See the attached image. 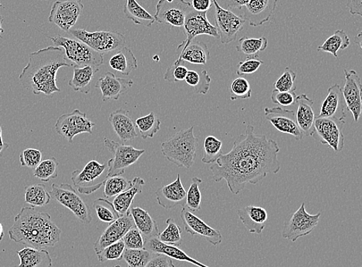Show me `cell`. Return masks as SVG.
I'll return each instance as SVG.
<instances>
[{
  "label": "cell",
  "mask_w": 362,
  "mask_h": 267,
  "mask_svg": "<svg viewBox=\"0 0 362 267\" xmlns=\"http://www.w3.org/2000/svg\"><path fill=\"white\" fill-rule=\"evenodd\" d=\"M61 236L62 230L52 220V216L33 207L22 208L9 230L11 240L39 249L54 247Z\"/></svg>",
  "instance_id": "cell-3"
},
{
  "label": "cell",
  "mask_w": 362,
  "mask_h": 267,
  "mask_svg": "<svg viewBox=\"0 0 362 267\" xmlns=\"http://www.w3.org/2000/svg\"><path fill=\"white\" fill-rule=\"evenodd\" d=\"M93 207L99 220L105 223H112L119 218L120 215L117 213L113 203L106 198H98L93 203Z\"/></svg>",
  "instance_id": "cell-44"
},
{
  "label": "cell",
  "mask_w": 362,
  "mask_h": 267,
  "mask_svg": "<svg viewBox=\"0 0 362 267\" xmlns=\"http://www.w3.org/2000/svg\"><path fill=\"white\" fill-rule=\"evenodd\" d=\"M132 181L122 177V175H115V177H108L104 184V196L106 198L117 196L123 193V191L129 189L132 186Z\"/></svg>",
  "instance_id": "cell-43"
},
{
  "label": "cell",
  "mask_w": 362,
  "mask_h": 267,
  "mask_svg": "<svg viewBox=\"0 0 362 267\" xmlns=\"http://www.w3.org/2000/svg\"><path fill=\"white\" fill-rule=\"evenodd\" d=\"M346 105L339 85H334L327 90V95L324 100L321 112L317 118L333 119L342 122L346 119Z\"/></svg>",
  "instance_id": "cell-22"
},
{
  "label": "cell",
  "mask_w": 362,
  "mask_h": 267,
  "mask_svg": "<svg viewBox=\"0 0 362 267\" xmlns=\"http://www.w3.org/2000/svg\"><path fill=\"white\" fill-rule=\"evenodd\" d=\"M251 86L249 81L246 78L239 77L233 81L230 88L231 101L249 99L251 97Z\"/></svg>",
  "instance_id": "cell-49"
},
{
  "label": "cell",
  "mask_w": 362,
  "mask_h": 267,
  "mask_svg": "<svg viewBox=\"0 0 362 267\" xmlns=\"http://www.w3.org/2000/svg\"><path fill=\"white\" fill-rule=\"evenodd\" d=\"M156 195L158 204L165 210H171L177 206H186L187 191L182 185L180 174L170 184L159 187Z\"/></svg>",
  "instance_id": "cell-23"
},
{
  "label": "cell",
  "mask_w": 362,
  "mask_h": 267,
  "mask_svg": "<svg viewBox=\"0 0 362 267\" xmlns=\"http://www.w3.org/2000/svg\"><path fill=\"white\" fill-rule=\"evenodd\" d=\"M347 7L351 15L362 16V0H347Z\"/></svg>",
  "instance_id": "cell-59"
},
{
  "label": "cell",
  "mask_w": 362,
  "mask_h": 267,
  "mask_svg": "<svg viewBox=\"0 0 362 267\" xmlns=\"http://www.w3.org/2000/svg\"><path fill=\"white\" fill-rule=\"evenodd\" d=\"M108 121L112 124L114 131L122 143L138 138L136 122L122 108L111 113Z\"/></svg>",
  "instance_id": "cell-25"
},
{
  "label": "cell",
  "mask_w": 362,
  "mask_h": 267,
  "mask_svg": "<svg viewBox=\"0 0 362 267\" xmlns=\"http://www.w3.org/2000/svg\"><path fill=\"white\" fill-rule=\"evenodd\" d=\"M199 146V139L194 136L192 126L176 132L161 145V151L168 161L179 168L190 169L194 164Z\"/></svg>",
  "instance_id": "cell-4"
},
{
  "label": "cell",
  "mask_w": 362,
  "mask_h": 267,
  "mask_svg": "<svg viewBox=\"0 0 362 267\" xmlns=\"http://www.w3.org/2000/svg\"><path fill=\"white\" fill-rule=\"evenodd\" d=\"M206 12H197L191 6L187 11L186 20H185L182 31L187 39L179 45L178 49L187 47L193 40L200 35H208L220 38L218 30L207 18Z\"/></svg>",
  "instance_id": "cell-13"
},
{
  "label": "cell",
  "mask_w": 362,
  "mask_h": 267,
  "mask_svg": "<svg viewBox=\"0 0 362 267\" xmlns=\"http://www.w3.org/2000/svg\"><path fill=\"white\" fill-rule=\"evenodd\" d=\"M279 153L276 141L257 135L248 124L235 140L231 151L218 157L209 170L215 182L225 180L231 194L238 195L247 184L256 185L269 174L280 172Z\"/></svg>",
  "instance_id": "cell-1"
},
{
  "label": "cell",
  "mask_w": 362,
  "mask_h": 267,
  "mask_svg": "<svg viewBox=\"0 0 362 267\" xmlns=\"http://www.w3.org/2000/svg\"><path fill=\"white\" fill-rule=\"evenodd\" d=\"M185 81L189 86L194 88L197 94L206 95L209 90L211 78L205 70L200 73L197 71L189 70Z\"/></svg>",
  "instance_id": "cell-40"
},
{
  "label": "cell",
  "mask_w": 362,
  "mask_h": 267,
  "mask_svg": "<svg viewBox=\"0 0 362 267\" xmlns=\"http://www.w3.org/2000/svg\"><path fill=\"white\" fill-rule=\"evenodd\" d=\"M4 237V230L1 222H0V242L3 240Z\"/></svg>",
  "instance_id": "cell-63"
},
{
  "label": "cell",
  "mask_w": 362,
  "mask_h": 267,
  "mask_svg": "<svg viewBox=\"0 0 362 267\" xmlns=\"http://www.w3.org/2000/svg\"><path fill=\"white\" fill-rule=\"evenodd\" d=\"M59 162L55 158H50L49 160L41 161L35 169L33 175L35 177L43 182H48L58 177L57 168Z\"/></svg>",
  "instance_id": "cell-45"
},
{
  "label": "cell",
  "mask_w": 362,
  "mask_h": 267,
  "mask_svg": "<svg viewBox=\"0 0 362 267\" xmlns=\"http://www.w3.org/2000/svg\"><path fill=\"white\" fill-rule=\"evenodd\" d=\"M144 248L154 254L167 256L172 260L174 259L175 261L187 262L199 267H209L187 255L179 247L165 244L157 237L145 239Z\"/></svg>",
  "instance_id": "cell-27"
},
{
  "label": "cell",
  "mask_w": 362,
  "mask_h": 267,
  "mask_svg": "<svg viewBox=\"0 0 362 267\" xmlns=\"http://www.w3.org/2000/svg\"><path fill=\"white\" fill-rule=\"evenodd\" d=\"M132 182V186L129 189L117 195L114 199L113 206L120 216L130 213L131 206L134 197L141 193L143 186L146 184L145 180L140 177L134 178Z\"/></svg>",
  "instance_id": "cell-32"
},
{
  "label": "cell",
  "mask_w": 362,
  "mask_h": 267,
  "mask_svg": "<svg viewBox=\"0 0 362 267\" xmlns=\"http://www.w3.org/2000/svg\"><path fill=\"white\" fill-rule=\"evenodd\" d=\"M122 240L126 249H139L144 248L145 246V239L136 227L129 230Z\"/></svg>",
  "instance_id": "cell-53"
},
{
  "label": "cell",
  "mask_w": 362,
  "mask_h": 267,
  "mask_svg": "<svg viewBox=\"0 0 362 267\" xmlns=\"http://www.w3.org/2000/svg\"><path fill=\"white\" fill-rule=\"evenodd\" d=\"M264 114L266 119L271 122L277 131L292 136L297 141H300L304 137L298 127L294 112L281 107H265Z\"/></svg>",
  "instance_id": "cell-18"
},
{
  "label": "cell",
  "mask_w": 362,
  "mask_h": 267,
  "mask_svg": "<svg viewBox=\"0 0 362 267\" xmlns=\"http://www.w3.org/2000/svg\"><path fill=\"white\" fill-rule=\"evenodd\" d=\"M50 196L44 184L31 185L25 188V203L30 207H43L50 202Z\"/></svg>",
  "instance_id": "cell-37"
},
{
  "label": "cell",
  "mask_w": 362,
  "mask_h": 267,
  "mask_svg": "<svg viewBox=\"0 0 362 267\" xmlns=\"http://www.w3.org/2000/svg\"><path fill=\"white\" fill-rule=\"evenodd\" d=\"M277 0H249L240 9L241 18L252 27H259L271 19Z\"/></svg>",
  "instance_id": "cell-20"
},
{
  "label": "cell",
  "mask_w": 362,
  "mask_h": 267,
  "mask_svg": "<svg viewBox=\"0 0 362 267\" xmlns=\"http://www.w3.org/2000/svg\"><path fill=\"white\" fill-rule=\"evenodd\" d=\"M263 64L264 61H261L258 56L247 57L246 61L238 64L237 74L240 77L242 75L254 73Z\"/></svg>",
  "instance_id": "cell-55"
},
{
  "label": "cell",
  "mask_w": 362,
  "mask_h": 267,
  "mask_svg": "<svg viewBox=\"0 0 362 267\" xmlns=\"http://www.w3.org/2000/svg\"><path fill=\"white\" fill-rule=\"evenodd\" d=\"M146 267H175V266L171 258L163 254H156Z\"/></svg>",
  "instance_id": "cell-56"
},
{
  "label": "cell",
  "mask_w": 362,
  "mask_h": 267,
  "mask_svg": "<svg viewBox=\"0 0 362 267\" xmlns=\"http://www.w3.org/2000/svg\"><path fill=\"white\" fill-rule=\"evenodd\" d=\"M72 64L67 63L64 49L49 46L29 54V61L23 69L19 80L23 88L30 90L35 95L52 96L61 93L57 85L59 69Z\"/></svg>",
  "instance_id": "cell-2"
},
{
  "label": "cell",
  "mask_w": 362,
  "mask_h": 267,
  "mask_svg": "<svg viewBox=\"0 0 362 267\" xmlns=\"http://www.w3.org/2000/svg\"><path fill=\"white\" fill-rule=\"evenodd\" d=\"M95 124L92 122L86 113L75 109L71 113L64 114L59 117L55 124V131L59 136L72 143L74 138L82 133L92 135V129Z\"/></svg>",
  "instance_id": "cell-12"
},
{
  "label": "cell",
  "mask_w": 362,
  "mask_h": 267,
  "mask_svg": "<svg viewBox=\"0 0 362 267\" xmlns=\"http://www.w3.org/2000/svg\"><path fill=\"white\" fill-rule=\"evenodd\" d=\"M125 245L122 239L107 247L102 252L97 254L99 262L121 261L125 251Z\"/></svg>",
  "instance_id": "cell-48"
},
{
  "label": "cell",
  "mask_w": 362,
  "mask_h": 267,
  "mask_svg": "<svg viewBox=\"0 0 362 267\" xmlns=\"http://www.w3.org/2000/svg\"><path fill=\"white\" fill-rule=\"evenodd\" d=\"M133 85V81L117 78L115 73L108 71L97 81L95 88L100 90L103 101L106 102L119 100L122 95L128 93Z\"/></svg>",
  "instance_id": "cell-24"
},
{
  "label": "cell",
  "mask_w": 362,
  "mask_h": 267,
  "mask_svg": "<svg viewBox=\"0 0 362 267\" xmlns=\"http://www.w3.org/2000/svg\"><path fill=\"white\" fill-rule=\"evenodd\" d=\"M216 3L220 5L223 9L233 10L239 9L245 6L249 0H216Z\"/></svg>",
  "instance_id": "cell-57"
},
{
  "label": "cell",
  "mask_w": 362,
  "mask_h": 267,
  "mask_svg": "<svg viewBox=\"0 0 362 267\" xmlns=\"http://www.w3.org/2000/svg\"><path fill=\"white\" fill-rule=\"evenodd\" d=\"M305 208V203H303L291 218L286 221L282 230V237L284 239L294 243L298 239L309 235L317 226L322 213L310 214Z\"/></svg>",
  "instance_id": "cell-10"
},
{
  "label": "cell",
  "mask_w": 362,
  "mask_h": 267,
  "mask_svg": "<svg viewBox=\"0 0 362 267\" xmlns=\"http://www.w3.org/2000/svg\"><path fill=\"white\" fill-rule=\"evenodd\" d=\"M297 74L288 68H286L281 76L274 82V86L276 90L285 91V93H293L297 89L296 81Z\"/></svg>",
  "instance_id": "cell-50"
},
{
  "label": "cell",
  "mask_w": 362,
  "mask_h": 267,
  "mask_svg": "<svg viewBox=\"0 0 362 267\" xmlns=\"http://www.w3.org/2000/svg\"><path fill=\"white\" fill-rule=\"evenodd\" d=\"M49 39L53 41L55 47L64 49L66 60H69L72 65L98 66L104 64L103 54L96 52L78 39L60 35Z\"/></svg>",
  "instance_id": "cell-5"
},
{
  "label": "cell",
  "mask_w": 362,
  "mask_h": 267,
  "mask_svg": "<svg viewBox=\"0 0 362 267\" xmlns=\"http://www.w3.org/2000/svg\"><path fill=\"white\" fill-rule=\"evenodd\" d=\"M83 9L82 0H66L54 3L49 16V22L69 32L78 22Z\"/></svg>",
  "instance_id": "cell-15"
},
{
  "label": "cell",
  "mask_w": 362,
  "mask_h": 267,
  "mask_svg": "<svg viewBox=\"0 0 362 267\" xmlns=\"http://www.w3.org/2000/svg\"><path fill=\"white\" fill-rule=\"evenodd\" d=\"M4 23V18L1 14H0V39L2 38V35H4V30L3 28Z\"/></svg>",
  "instance_id": "cell-61"
},
{
  "label": "cell",
  "mask_w": 362,
  "mask_h": 267,
  "mask_svg": "<svg viewBox=\"0 0 362 267\" xmlns=\"http://www.w3.org/2000/svg\"><path fill=\"white\" fill-rule=\"evenodd\" d=\"M166 224L167 227L163 232L159 233L157 238L165 244L180 247L182 243L180 227L173 218L167 219Z\"/></svg>",
  "instance_id": "cell-42"
},
{
  "label": "cell",
  "mask_w": 362,
  "mask_h": 267,
  "mask_svg": "<svg viewBox=\"0 0 362 267\" xmlns=\"http://www.w3.org/2000/svg\"><path fill=\"white\" fill-rule=\"evenodd\" d=\"M213 3L215 6L216 28L221 43L230 44L237 39L238 32L243 30L246 21L231 11L223 9L216 0H213Z\"/></svg>",
  "instance_id": "cell-14"
},
{
  "label": "cell",
  "mask_w": 362,
  "mask_h": 267,
  "mask_svg": "<svg viewBox=\"0 0 362 267\" xmlns=\"http://www.w3.org/2000/svg\"><path fill=\"white\" fill-rule=\"evenodd\" d=\"M134 227L136 226L130 213L120 216L119 219L110 223L94 244L96 254L102 252L107 247L122 239L126 233Z\"/></svg>",
  "instance_id": "cell-21"
},
{
  "label": "cell",
  "mask_w": 362,
  "mask_h": 267,
  "mask_svg": "<svg viewBox=\"0 0 362 267\" xmlns=\"http://www.w3.org/2000/svg\"><path fill=\"white\" fill-rule=\"evenodd\" d=\"M345 83L341 89L345 105L353 116L354 121L358 122L361 115V83L356 71L344 70Z\"/></svg>",
  "instance_id": "cell-19"
},
{
  "label": "cell",
  "mask_w": 362,
  "mask_h": 267,
  "mask_svg": "<svg viewBox=\"0 0 362 267\" xmlns=\"http://www.w3.org/2000/svg\"><path fill=\"white\" fill-rule=\"evenodd\" d=\"M190 7L186 0H159L154 18L159 23L182 28Z\"/></svg>",
  "instance_id": "cell-16"
},
{
  "label": "cell",
  "mask_w": 362,
  "mask_h": 267,
  "mask_svg": "<svg viewBox=\"0 0 362 267\" xmlns=\"http://www.w3.org/2000/svg\"><path fill=\"white\" fill-rule=\"evenodd\" d=\"M268 46V40L265 37L248 38L243 37L239 40L237 51L247 57L258 56L260 52L265 51Z\"/></svg>",
  "instance_id": "cell-39"
},
{
  "label": "cell",
  "mask_w": 362,
  "mask_h": 267,
  "mask_svg": "<svg viewBox=\"0 0 362 267\" xmlns=\"http://www.w3.org/2000/svg\"><path fill=\"white\" fill-rule=\"evenodd\" d=\"M69 32L74 38L81 40L103 55L117 51L126 44L122 33L116 31L88 32L84 29H71Z\"/></svg>",
  "instance_id": "cell-6"
},
{
  "label": "cell",
  "mask_w": 362,
  "mask_h": 267,
  "mask_svg": "<svg viewBox=\"0 0 362 267\" xmlns=\"http://www.w3.org/2000/svg\"><path fill=\"white\" fill-rule=\"evenodd\" d=\"M124 13L126 18L134 23L151 28L156 22L154 16L143 8L136 0H127L124 6Z\"/></svg>",
  "instance_id": "cell-35"
},
{
  "label": "cell",
  "mask_w": 362,
  "mask_h": 267,
  "mask_svg": "<svg viewBox=\"0 0 362 267\" xmlns=\"http://www.w3.org/2000/svg\"><path fill=\"white\" fill-rule=\"evenodd\" d=\"M20 264L16 267H52V259L47 250L26 247L18 251Z\"/></svg>",
  "instance_id": "cell-30"
},
{
  "label": "cell",
  "mask_w": 362,
  "mask_h": 267,
  "mask_svg": "<svg viewBox=\"0 0 362 267\" xmlns=\"http://www.w3.org/2000/svg\"><path fill=\"white\" fill-rule=\"evenodd\" d=\"M203 180L198 177L192 179L191 185L187 191L186 206L191 212L201 210L202 194L199 186Z\"/></svg>",
  "instance_id": "cell-47"
},
{
  "label": "cell",
  "mask_w": 362,
  "mask_h": 267,
  "mask_svg": "<svg viewBox=\"0 0 362 267\" xmlns=\"http://www.w3.org/2000/svg\"><path fill=\"white\" fill-rule=\"evenodd\" d=\"M107 179V164H100L95 160L89 162L81 170L71 174V180L78 193L88 196L103 186Z\"/></svg>",
  "instance_id": "cell-7"
},
{
  "label": "cell",
  "mask_w": 362,
  "mask_h": 267,
  "mask_svg": "<svg viewBox=\"0 0 362 267\" xmlns=\"http://www.w3.org/2000/svg\"><path fill=\"white\" fill-rule=\"evenodd\" d=\"M115 267H122V266H115Z\"/></svg>",
  "instance_id": "cell-64"
},
{
  "label": "cell",
  "mask_w": 362,
  "mask_h": 267,
  "mask_svg": "<svg viewBox=\"0 0 362 267\" xmlns=\"http://www.w3.org/2000/svg\"><path fill=\"white\" fill-rule=\"evenodd\" d=\"M111 69L117 72L129 76L134 70L138 69V61L129 47H124L115 52L109 61Z\"/></svg>",
  "instance_id": "cell-33"
},
{
  "label": "cell",
  "mask_w": 362,
  "mask_h": 267,
  "mask_svg": "<svg viewBox=\"0 0 362 267\" xmlns=\"http://www.w3.org/2000/svg\"><path fill=\"white\" fill-rule=\"evenodd\" d=\"M3 131L1 125H0V158L4 155L6 150L10 147L9 144L6 143L3 138Z\"/></svg>",
  "instance_id": "cell-60"
},
{
  "label": "cell",
  "mask_w": 362,
  "mask_h": 267,
  "mask_svg": "<svg viewBox=\"0 0 362 267\" xmlns=\"http://www.w3.org/2000/svg\"><path fill=\"white\" fill-rule=\"evenodd\" d=\"M136 125L138 128L141 137L146 140L153 138L161 127V121L157 118L154 112H151L148 115L141 117L136 121Z\"/></svg>",
  "instance_id": "cell-38"
},
{
  "label": "cell",
  "mask_w": 362,
  "mask_h": 267,
  "mask_svg": "<svg viewBox=\"0 0 362 267\" xmlns=\"http://www.w3.org/2000/svg\"><path fill=\"white\" fill-rule=\"evenodd\" d=\"M345 122L333 119L317 118L314 123L313 136L322 145L340 153L344 146L343 127Z\"/></svg>",
  "instance_id": "cell-11"
},
{
  "label": "cell",
  "mask_w": 362,
  "mask_h": 267,
  "mask_svg": "<svg viewBox=\"0 0 362 267\" xmlns=\"http://www.w3.org/2000/svg\"><path fill=\"white\" fill-rule=\"evenodd\" d=\"M190 4L193 10L197 12L207 13L214 5V3L213 0H191Z\"/></svg>",
  "instance_id": "cell-58"
},
{
  "label": "cell",
  "mask_w": 362,
  "mask_h": 267,
  "mask_svg": "<svg viewBox=\"0 0 362 267\" xmlns=\"http://www.w3.org/2000/svg\"><path fill=\"white\" fill-rule=\"evenodd\" d=\"M180 217L185 231L189 233L191 236H199L216 247L222 244L223 236L221 231L208 226L204 220L193 214L187 207L182 208Z\"/></svg>",
  "instance_id": "cell-17"
},
{
  "label": "cell",
  "mask_w": 362,
  "mask_h": 267,
  "mask_svg": "<svg viewBox=\"0 0 362 267\" xmlns=\"http://www.w3.org/2000/svg\"><path fill=\"white\" fill-rule=\"evenodd\" d=\"M350 45V39L347 33L342 30H336L334 35L328 37L322 46L317 48V52L331 54L338 58L340 49H347Z\"/></svg>",
  "instance_id": "cell-36"
},
{
  "label": "cell",
  "mask_w": 362,
  "mask_h": 267,
  "mask_svg": "<svg viewBox=\"0 0 362 267\" xmlns=\"http://www.w3.org/2000/svg\"><path fill=\"white\" fill-rule=\"evenodd\" d=\"M361 41H362V39H361V32H360L358 33V35L356 36V44H358L361 48Z\"/></svg>",
  "instance_id": "cell-62"
},
{
  "label": "cell",
  "mask_w": 362,
  "mask_h": 267,
  "mask_svg": "<svg viewBox=\"0 0 362 267\" xmlns=\"http://www.w3.org/2000/svg\"><path fill=\"white\" fill-rule=\"evenodd\" d=\"M156 254L145 248L139 249H126L123 254V259L128 263L129 267H146Z\"/></svg>",
  "instance_id": "cell-41"
},
{
  "label": "cell",
  "mask_w": 362,
  "mask_h": 267,
  "mask_svg": "<svg viewBox=\"0 0 362 267\" xmlns=\"http://www.w3.org/2000/svg\"><path fill=\"white\" fill-rule=\"evenodd\" d=\"M42 161V153L38 149L27 148L20 155L22 166L30 169H35Z\"/></svg>",
  "instance_id": "cell-52"
},
{
  "label": "cell",
  "mask_w": 362,
  "mask_h": 267,
  "mask_svg": "<svg viewBox=\"0 0 362 267\" xmlns=\"http://www.w3.org/2000/svg\"><path fill=\"white\" fill-rule=\"evenodd\" d=\"M298 95L296 91L285 93L274 89L272 94V101L274 104L280 107H290L296 105Z\"/></svg>",
  "instance_id": "cell-54"
},
{
  "label": "cell",
  "mask_w": 362,
  "mask_h": 267,
  "mask_svg": "<svg viewBox=\"0 0 362 267\" xmlns=\"http://www.w3.org/2000/svg\"><path fill=\"white\" fill-rule=\"evenodd\" d=\"M223 141L215 136H210L204 141V154L202 162L205 164H214L223 154Z\"/></svg>",
  "instance_id": "cell-46"
},
{
  "label": "cell",
  "mask_w": 362,
  "mask_h": 267,
  "mask_svg": "<svg viewBox=\"0 0 362 267\" xmlns=\"http://www.w3.org/2000/svg\"><path fill=\"white\" fill-rule=\"evenodd\" d=\"M296 104L298 107L296 116L298 127L303 135L311 136L316 118L313 110L314 102L306 95H301L298 96Z\"/></svg>",
  "instance_id": "cell-28"
},
{
  "label": "cell",
  "mask_w": 362,
  "mask_h": 267,
  "mask_svg": "<svg viewBox=\"0 0 362 267\" xmlns=\"http://www.w3.org/2000/svg\"><path fill=\"white\" fill-rule=\"evenodd\" d=\"M240 221L250 233L261 235L268 222V213L265 208L259 206H248L238 210Z\"/></svg>",
  "instance_id": "cell-26"
},
{
  "label": "cell",
  "mask_w": 362,
  "mask_h": 267,
  "mask_svg": "<svg viewBox=\"0 0 362 267\" xmlns=\"http://www.w3.org/2000/svg\"><path fill=\"white\" fill-rule=\"evenodd\" d=\"M49 194L50 198L69 208L83 224H90L93 220L89 206L70 184H52Z\"/></svg>",
  "instance_id": "cell-9"
},
{
  "label": "cell",
  "mask_w": 362,
  "mask_h": 267,
  "mask_svg": "<svg viewBox=\"0 0 362 267\" xmlns=\"http://www.w3.org/2000/svg\"><path fill=\"white\" fill-rule=\"evenodd\" d=\"M210 59L208 47L204 42L193 40L187 47L182 49L178 60L175 61L189 62L196 65H206Z\"/></svg>",
  "instance_id": "cell-31"
},
{
  "label": "cell",
  "mask_w": 362,
  "mask_h": 267,
  "mask_svg": "<svg viewBox=\"0 0 362 267\" xmlns=\"http://www.w3.org/2000/svg\"><path fill=\"white\" fill-rule=\"evenodd\" d=\"M189 69L185 66V62L175 61L174 64L168 68L165 74L164 79L170 82H179L185 81Z\"/></svg>",
  "instance_id": "cell-51"
},
{
  "label": "cell",
  "mask_w": 362,
  "mask_h": 267,
  "mask_svg": "<svg viewBox=\"0 0 362 267\" xmlns=\"http://www.w3.org/2000/svg\"><path fill=\"white\" fill-rule=\"evenodd\" d=\"M95 66H84L81 68L75 66L72 79L69 81V86L76 93L89 94L90 91V83L93 80L95 74L98 71Z\"/></svg>",
  "instance_id": "cell-34"
},
{
  "label": "cell",
  "mask_w": 362,
  "mask_h": 267,
  "mask_svg": "<svg viewBox=\"0 0 362 267\" xmlns=\"http://www.w3.org/2000/svg\"><path fill=\"white\" fill-rule=\"evenodd\" d=\"M130 213L136 228L141 233L145 239L158 237L159 235L158 224L148 211L141 207L130 208Z\"/></svg>",
  "instance_id": "cell-29"
},
{
  "label": "cell",
  "mask_w": 362,
  "mask_h": 267,
  "mask_svg": "<svg viewBox=\"0 0 362 267\" xmlns=\"http://www.w3.org/2000/svg\"><path fill=\"white\" fill-rule=\"evenodd\" d=\"M107 151L113 158L107 162V178L122 175L125 169L137 162L140 157L146 153L145 150L137 149L131 146L115 143L109 138H104Z\"/></svg>",
  "instance_id": "cell-8"
}]
</instances>
